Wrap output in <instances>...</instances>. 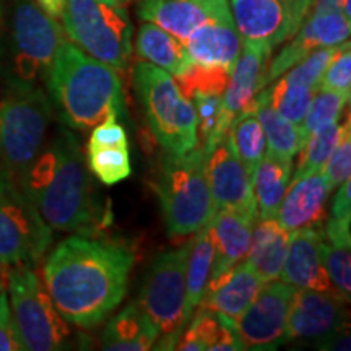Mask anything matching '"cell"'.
<instances>
[{"instance_id":"6da1fadb","label":"cell","mask_w":351,"mask_h":351,"mask_svg":"<svg viewBox=\"0 0 351 351\" xmlns=\"http://www.w3.org/2000/svg\"><path fill=\"white\" fill-rule=\"evenodd\" d=\"M134 263L135 254L127 244L80 232L49 254L43 283L59 314L90 330L124 301Z\"/></svg>"},{"instance_id":"7a4b0ae2","label":"cell","mask_w":351,"mask_h":351,"mask_svg":"<svg viewBox=\"0 0 351 351\" xmlns=\"http://www.w3.org/2000/svg\"><path fill=\"white\" fill-rule=\"evenodd\" d=\"M20 191L33 202L44 221L57 231H90L99 208L82 147L67 127L44 143Z\"/></svg>"},{"instance_id":"3957f363","label":"cell","mask_w":351,"mask_h":351,"mask_svg":"<svg viewBox=\"0 0 351 351\" xmlns=\"http://www.w3.org/2000/svg\"><path fill=\"white\" fill-rule=\"evenodd\" d=\"M49 101L64 125L85 132L108 116H124L121 72L65 41L46 73Z\"/></svg>"},{"instance_id":"277c9868","label":"cell","mask_w":351,"mask_h":351,"mask_svg":"<svg viewBox=\"0 0 351 351\" xmlns=\"http://www.w3.org/2000/svg\"><path fill=\"white\" fill-rule=\"evenodd\" d=\"M153 189L160 200L166 231L173 238L194 234L207 226L217 212L202 145L184 155L165 152Z\"/></svg>"},{"instance_id":"5b68a950","label":"cell","mask_w":351,"mask_h":351,"mask_svg":"<svg viewBox=\"0 0 351 351\" xmlns=\"http://www.w3.org/2000/svg\"><path fill=\"white\" fill-rule=\"evenodd\" d=\"M127 0H65L60 15L70 41L88 56L117 72H125L132 59L134 25Z\"/></svg>"},{"instance_id":"8992f818","label":"cell","mask_w":351,"mask_h":351,"mask_svg":"<svg viewBox=\"0 0 351 351\" xmlns=\"http://www.w3.org/2000/svg\"><path fill=\"white\" fill-rule=\"evenodd\" d=\"M135 90L148 125L165 152L184 155L199 145V124L191 99L181 93L176 78L150 62L134 70Z\"/></svg>"},{"instance_id":"52a82bcc","label":"cell","mask_w":351,"mask_h":351,"mask_svg":"<svg viewBox=\"0 0 351 351\" xmlns=\"http://www.w3.org/2000/svg\"><path fill=\"white\" fill-rule=\"evenodd\" d=\"M52 104L38 86H15L0 99V163L19 189L46 143Z\"/></svg>"},{"instance_id":"ba28073f","label":"cell","mask_w":351,"mask_h":351,"mask_svg":"<svg viewBox=\"0 0 351 351\" xmlns=\"http://www.w3.org/2000/svg\"><path fill=\"white\" fill-rule=\"evenodd\" d=\"M8 302L25 350H62L70 340L69 322L56 309L49 293L29 265L7 270Z\"/></svg>"},{"instance_id":"9c48e42d","label":"cell","mask_w":351,"mask_h":351,"mask_svg":"<svg viewBox=\"0 0 351 351\" xmlns=\"http://www.w3.org/2000/svg\"><path fill=\"white\" fill-rule=\"evenodd\" d=\"M191 243L161 252L143 278L137 304L147 313L165 339L156 350H174L186 328V269Z\"/></svg>"},{"instance_id":"30bf717a","label":"cell","mask_w":351,"mask_h":351,"mask_svg":"<svg viewBox=\"0 0 351 351\" xmlns=\"http://www.w3.org/2000/svg\"><path fill=\"white\" fill-rule=\"evenodd\" d=\"M67 41L64 28L34 0H15L12 15V77L15 86H36Z\"/></svg>"},{"instance_id":"8fae6325","label":"cell","mask_w":351,"mask_h":351,"mask_svg":"<svg viewBox=\"0 0 351 351\" xmlns=\"http://www.w3.org/2000/svg\"><path fill=\"white\" fill-rule=\"evenodd\" d=\"M52 241V228L16 187L0 195V267H34Z\"/></svg>"},{"instance_id":"7c38bea8","label":"cell","mask_w":351,"mask_h":351,"mask_svg":"<svg viewBox=\"0 0 351 351\" xmlns=\"http://www.w3.org/2000/svg\"><path fill=\"white\" fill-rule=\"evenodd\" d=\"M345 304L348 302L333 293L296 288L288 313V341H309L322 350H350Z\"/></svg>"},{"instance_id":"4fadbf2b","label":"cell","mask_w":351,"mask_h":351,"mask_svg":"<svg viewBox=\"0 0 351 351\" xmlns=\"http://www.w3.org/2000/svg\"><path fill=\"white\" fill-rule=\"evenodd\" d=\"M296 288L280 282L263 285L256 300L236 320L245 350H275L287 343L288 313Z\"/></svg>"},{"instance_id":"5bb4252c","label":"cell","mask_w":351,"mask_h":351,"mask_svg":"<svg viewBox=\"0 0 351 351\" xmlns=\"http://www.w3.org/2000/svg\"><path fill=\"white\" fill-rule=\"evenodd\" d=\"M205 153L207 179L215 207L234 210L251 221H257V205L252 192L251 174L232 153L228 134L208 145H202Z\"/></svg>"},{"instance_id":"9a60e30c","label":"cell","mask_w":351,"mask_h":351,"mask_svg":"<svg viewBox=\"0 0 351 351\" xmlns=\"http://www.w3.org/2000/svg\"><path fill=\"white\" fill-rule=\"evenodd\" d=\"M271 52L274 49L263 43L243 41V49L231 70L230 82L221 96V112H219L218 124L212 137L202 145H208L226 135L232 121L245 109L254 106V99L258 91L265 86Z\"/></svg>"},{"instance_id":"2e32d148","label":"cell","mask_w":351,"mask_h":351,"mask_svg":"<svg viewBox=\"0 0 351 351\" xmlns=\"http://www.w3.org/2000/svg\"><path fill=\"white\" fill-rule=\"evenodd\" d=\"M351 34V20L341 12L319 13L307 15L300 29L289 38V43L283 47L275 59L270 60L267 69L265 86L283 75L293 65L301 62L307 56L322 47L339 46L348 41Z\"/></svg>"},{"instance_id":"e0dca14e","label":"cell","mask_w":351,"mask_h":351,"mask_svg":"<svg viewBox=\"0 0 351 351\" xmlns=\"http://www.w3.org/2000/svg\"><path fill=\"white\" fill-rule=\"evenodd\" d=\"M137 13L182 43L200 26L232 21L228 0H140Z\"/></svg>"},{"instance_id":"ac0fdd59","label":"cell","mask_w":351,"mask_h":351,"mask_svg":"<svg viewBox=\"0 0 351 351\" xmlns=\"http://www.w3.org/2000/svg\"><path fill=\"white\" fill-rule=\"evenodd\" d=\"M330 192L332 187L328 186L322 171L291 178L275 218L289 232L322 228Z\"/></svg>"},{"instance_id":"d6986e66","label":"cell","mask_w":351,"mask_h":351,"mask_svg":"<svg viewBox=\"0 0 351 351\" xmlns=\"http://www.w3.org/2000/svg\"><path fill=\"white\" fill-rule=\"evenodd\" d=\"M278 280L298 289L333 293L330 280L324 267L322 228H307V230L291 232L287 257H285Z\"/></svg>"},{"instance_id":"ffe728a7","label":"cell","mask_w":351,"mask_h":351,"mask_svg":"<svg viewBox=\"0 0 351 351\" xmlns=\"http://www.w3.org/2000/svg\"><path fill=\"white\" fill-rule=\"evenodd\" d=\"M117 119L111 114L95 125L86 147L90 171L106 186H114L132 174L129 138Z\"/></svg>"},{"instance_id":"44dd1931","label":"cell","mask_w":351,"mask_h":351,"mask_svg":"<svg viewBox=\"0 0 351 351\" xmlns=\"http://www.w3.org/2000/svg\"><path fill=\"white\" fill-rule=\"evenodd\" d=\"M230 10L243 41L275 49L291 38V21L282 0H230Z\"/></svg>"},{"instance_id":"7402d4cb","label":"cell","mask_w":351,"mask_h":351,"mask_svg":"<svg viewBox=\"0 0 351 351\" xmlns=\"http://www.w3.org/2000/svg\"><path fill=\"white\" fill-rule=\"evenodd\" d=\"M263 283L256 271H252L244 262H239L232 269L210 280L202 296V307L228 319L238 320L241 314L251 306Z\"/></svg>"},{"instance_id":"603a6c76","label":"cell","mask_w":351,"mask_h":351,"mask_svg":"<svg viewBox=\"0 0 351 351\" xmlns=\"http://www.w3.org/2000/svg\"><path fill=\"white\" fill-rule=\"evenodd\" d=\"M252 226L254 221L234 210L219 208L215 212L208 223L213 241V263L208 282L244 261Z\"/></svg>"},{"instance_id":"cb8c5ba5","label":"cell","mask_w":351,"mask_h":351,"mask_svg":"<svg viewBox=\"0 0 351 351\" xmlns=\"http://www.w3.org/2000/svg\"><path fill=\"white\" fill-rule=\"evenodd\" d=\"M184 46L194 64L231 72L243 49V38L234 21H215L197 28Z\"/></svg>"},{"instance_id":"d4e9b609","label":"cell","mask_w":351,"mask_h":351,"mask_svg":"<svg viewBox=\"0 0 351 351\" xmlns=\"http://www.w3.org/2000/svg\"><path fill=\"white\" fill-rule=\"evenodd\" d=\"M289 236L276 218L257 219L252 226L251 243L244 263L256 271L263 283L275 282L282 274L285 257H287Z\"/></svg>"},{"instance_id":"484cf974","label":"cell","mask_w":351,"mask_h":351,"mask_svg":"<svg viewBox=\"0 0 351 351\" xmlns=\"http://www.w3.org/2000/svg\"><path fill=\"white\" fill-rule=\"evenodd\" d=\"M160 330L138 304H129L109 320L101 333V348L108 351H147L155 346Z\"/></svg>"},{"instance_id":"4316f807","label":"cell","mask_w":351,"mask_h":351,"mask_svg":"<svg viewBox=\"0 0 351 351\" xmlns=\"http://www.w3.org/2000/svg\"><path fill=\"white\" fill-rule=\"evenodd\" d=\"M135 49L140 59L166 70L174 78L194 65L184 43L150 21L140 25Z\"/></svg>"},{"instance_id":"83f0119b","label":"cell","mask_w":351,"mask_h":351,"mask_svg":"<svg viewBox=\"0 0 351 351\" xmlns=\"http://www.w3.org/2000/svg\"><path fill=\"white\" fill-rule=\"evenodd\" d=\"M293 176L291 160L265 155L252 171V192L257 219L275 218Z\"/></svg>"},{"instance_id":"f1b7e54d","label":"cell","mask_w":351,"mask_h":351,"mask_svg":"<svg viewBox=\"0 0 351 351\" xmlns=\"http://www.w3.org/2000/svg\"><path fill=\"white\" fill-rule=\"evenodd\" d=\"M319 88L311 85L304 78L298 77L291 69L283 75L263 86L258 95L262 96L280 116L301 129L311 98Z\"/></svg>"},{"instance_id":"f546056e","label":"cell","mask_w":351,"mask_h":351,"mask_svg":"<svg viewBox=\"0 0 351 351\" xmlns=\"http://www.w3.org/2000/svg\"><path fill=\"white\" fill-rule=\"evenodd\" d=\"M194 239L191 241L187 256L186 269V311H184V322L186 327L189 319L192 317L194 311L199 307L205 288H207L210 271L213 263V241L210 234L208 225L200 228L194 232Z\"/></svg>"},{"instance_id":"4dcf8cb0","label":"cell","mask_w":351,"mask_h":351,"mask_svg":"<svg viewBox=\"0 0 351 351\" xmlns=\"http://www.w3.org/2000/svg\"><path fill=\"white\" fill-rule=\"evenodd\" d=\"M254 112L265 135L267 155L282 160H293L304 142V135L300 127L280 116L261 95L254 99Z\"/></svg>"},{"instance_id":"1f68e13d","label":"cell","mask_w":351,"mask_h":351,"mask_svg":"<svg viewBox=\"0 0 351 351\" xmlns=\"http://www.w3.org/2000/svg\"><path fill=\"white\" fill-rule=\"evenodd\" d=\"M228 142L236 158L244 165L247 173L252 174L267 152L265 135L254 112V106L245 109L232 121L228 129Z\"/></svg>"},{"instance_id":"d6a6232c","label":"cell","mask_w":351,"mask_h":351,"mask_svg":"<svg viewBox=\"0 0 351 351\" xmlns=\"http://www.w3.org/2000/svg\"><path fill=\"white\" fill-rule=\"evenodd\" d=\"M341 134V125L339 122H332L320 129L309 134L302 142L300 153V161H298L296 171L291 178L301 176L304 173H313V171H322L326 166L328 156L332 155L333 148L339 142Z\"/></svg>"},{"instance_id":"836d02e7","label":"cell","mask_w":351,"mask_h":351,"mask_svg":"<svg viewBox=\"0 0 351 351\" xmlns=\"http://www.w3.org/2000/svg\"><path fill=\"white\" fill-rule=\"evenodd\" d=\"M348 103L350 99L345 98L343 95L319 88L313 95V98H311L309 108H307L304 121H302L301 125L304 138L309 134H313L314 130L320 129V127L332 124V122H339Z\"/></svg>"},{"instance_id":"e575fe53","label":"cell","mask_w":351,"mask_h":351,"mask_svg":"<svg viewBox=\"0 0 351 351\" xmlns=\"http://www.w3.org/2000/svg\"><path fill=\"white\" fill-rule=\"evenodd\" d=\"M230 70L221 67H204L194 64L181 77H176V83L187 99L194 95L223 96L230 82Z\"/></svg>"},{"instance_id":"d590c367","label":"cell","mask_w":351,"mask_h":351,"mask_svg":"<svg viewBox=\"0 0 351 351\" xmlns=\"http://www.w3.org/2000/svg\"><path fill=\"white\" fill-rule=\"evenodd\" d=\"M192 322L189 328L179 337L174 350L179 351H205L212 350L215 341H217L219 332V317L212 311L200 307L197 314H192Z\"/></svg>"},{"instance_id":"8d00e7d4","label":"cell","mask_w":351,"mask_h":351,"mask_svg":"<svg viewBox=\"0 0 351 351\" xmlns=\"http://www.w3.org/2000/svg\"><path fill=\"white\" fill-rule=\"evenodd\" d=\"M351 244L327 243L324 239V267L330 280L333 293L345 302L351 296Z\"/></svg>"},{"instance_id":"74e56055","label":"cell","mask_w":351,"mask_h":351,"mask_svg":"<svg viewBox=\"0 0 351 351\" xmlns=\"http://www.w3.org/2000/svg\"><path fill=\"white\" fill-rule=\"evenodd\" d=\"M319 88L332 90L350 99L351 96V47L350 39L341 43L319 80Z\"/></svg>"},{"instance_id":"f35d334b","label":"cell","mask_w":351,"mask_h":351,"mask_svg":"<svg viewBox=\"0 0 351 351\" xmlns=\"http://www.w3.org/2000/svg\"><path fill=\"white\" fill-rule=\"evenodd\" d=\"M324 178L327 179L328 186L337 189L350 179L351 174V125L350 117L346 116V122L341 124V134L332 155L328 156L326 166L322 168Z\"/></svg>"},{"instance_id":"ab89813d","label":"cell","mask_w":351,"mask_h":351,"mask_svg":"<svg viewBox=\"0 0 351 351\" xmlns=\"http://www.w3.org/2000/svg\"><path fill=\"white\" fill-rule=\"evenodd\" d=\"M199 124V140L207 142L218 124L221 112V96L219 95H194L191 98Z\"/></svg>"},{"instance_id":"60d3db41","label":"cell","mask_w":351,"mask_h":351,"mask_svg":"<svg viewBox=\"0 0 351 351\" xmlns=\"http://www.w3.org/2000/svg\"><path fill=\"white\" fill-rule=\"evenodd\" d=\"M15 320H13L8 295L3 289L0 293V351H23Z\"/></svg>"},{"instance_id":"b9f144b4","label":"cell","mask_w":351,"mask_h":351,"mask_svg":"<svg viewBox=\"0 0 351 351\" xmlns=\"http://www.w3.org/2000/svg\"><path fill=\"white\" fill-rule=\"evenodd\" d=\"M332 218L337 219H348L351 221V181L346 179L343 184H340L337 191L335 199L332 204Z\"/></svg>"},{"instance_id":"7bdbcfd3","label":"cell","mask_w":351,"mask_h":351,"mask_svg":"<svg viewBox=\"0 0 351 351\" xmlns=\"http://www.w3.org/2000/svg\"><path fill=\"white\" fill-rule=\"evenodd\" d=\"M287 7L289 21H291V36L295 34L300 26L304 23L307 15L311 13L315 0H282Z\"/></svg>"},{"instance_id":"ee69618b","label":"cell","mask_w":351,"mask_h":351,"mask_svg":"<svg viewBox=\"0 0 351 351\" xmlns=\"http://www.w3.org/2000/svg\"><path fill=\"white\" fill-rule=\"evenodd\" d=\"M34 2H36L44 12L49 13L51 16H54L56 20L60 19L65 5V0H34Z\"/></svg>"},{"instance_id":"f6af8a7d","label":"cell","mask_w":351,"mask_h":351,"mask_svg":"<svg viewBox=\"0 0 351 351\" xmlns=\"http://www.w3.org/2000/svg\"><path fill=\"white\" fill-rule=\"evenodd\" d=\"M340 12V0H315L309 15H319V13Z\"/></svg>"},{"instance_id":"bcb514c9","label":"cell","mask_w":351,"mask_h":351,"mask_svg":"<svg viewBox=\"0 0 351 351\" xmlns=\"http://www.w3.org/2000/svg\"><path fill=\"white\" fill-rule=\"evenodd\" d=\"M12 187H15V184L12 182L10 176L7 174L5 168H3L2 163H0V195L5 194V192L10 191Z\"/></svg>"},{"instance_id":"7dc6e473","label":"cell","mask_w":351,"mask_h":351,"mask_svg":"<svg viewBox=\"0 0 351 351\" xmlns=\"http://www.w3.org/2000/svg\"><path fill=\"white\" fill-rule=\"evenodd\" d=\"M3 3H5V0H0V32H2V21H3Z\"/></svg>"},{"instance_id":"c3c4849f","label":"cell","mask_w":351,"mask_h":351,"mask_svg":"<svg viewBox=\"0 0 351 351\" xmlns=\"http://www.w3.org/2000/svg\"><path fill=\"white\" fill-rule=\"evenodd\" d=\"M3 289H5V288H3V283H2V280H0V293H2Z\"/></svg>"}]
</instances>
